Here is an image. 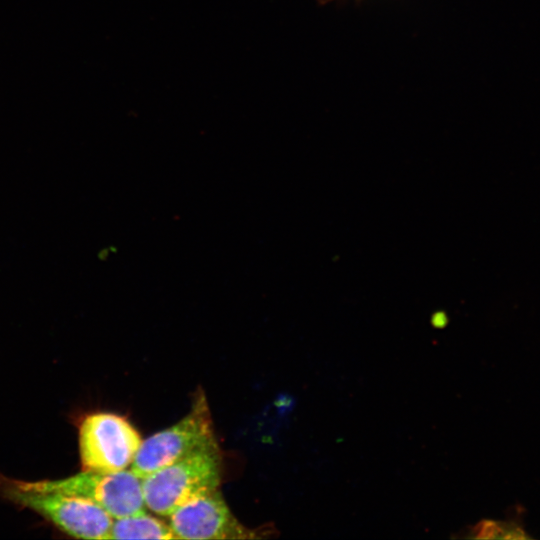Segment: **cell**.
I'll use <instances>...</instances> for the list:
<instances>
[{
  "label": "cell",
  "mask_w": 540,
  "mask_h": 540,
  "mask_svg": "<svg viewBox=\"0 0 540 540\" xmlns=\"http://www.w3.org/2000/svg\"><path fill=\"white\" fill-rule=\"evenodd\" d=\"M220 456L216 441L142 479L146 507L169 516L182 505L218 489Z\"/></svg>",
  "instance_id": "obj_1"
},
{
  "label": "cell",
  "mask_w": 540,
  "mask_h": 540,
  "mask_svg": "<svg viewBox=\"0 0 540 540\" xmlns=\"http://www.w3.org/2000/svg\"><path fill=\"white\" fill-rule=\"evenodd\" d=\"M0 495L28 508L61 531L82 539H110L113 518L94 502L57 491L24 487L19 480L0 476Z\"/></svg>",
  "instance_id": "obj_2"
},
{
  "label": "cell",
  "mask_w": 540,
  "mask_h": 540,
  "mask_svg": "<svg viewBox=\"0 0 540 540\" xmlns=\"http://www.w3.org/2000/svg\"><path fill=\"white\" fill-rule=\"evenodd\" d=\"M24 487L57 491L86 498L113 519L144 511L146 508L142 478L131 469L117 472L85 471L56 480L20 481Z\"/></svg>",
  "instance_id": "obj_3"
},
{
  "label": "cell",
  "mask_w": 540,
  "mask_h": 540,
  "mask_svg": "<svg viewBox=\"0 0 540 540\" xmlns=\"http://www.w3.org/2000/svg\"><path fill=\"white\" fill-rule=\"evenodd\" d=\"M214 441L208 405L201 395L179 422L142 441L130 469L143 479Z\"/></svg>",
  "instance_id": "obj_4"
},
{
  "label": "cell",
  "mask_w": 540,
  "mask_h": 540,
  "mask_svg": "<svg viewBox=\"0 0 540 540\" xmlns=\"http://www.w3.org/2000/svg\"><path fill=\"white\" fill-rule=\"evenodd\" d=\"M141 443L139 433L125 418L107 412L89 414L79 426L82 470H125L131 466Z\"/></svg>",
  "instance_id": "obj_5"
},
{
  "label": "cell",
  "mask_w": 540,
  "mask_h": 540,
  "mask_svg": "<svg viewBox=\"0 0 540 540\" xmlns=\"http://www.w3.org/2000/svg\"><path fill=\"white\" fill-rule=\"evenodd\" d=\"M169 526L178 539H250L245 528L231 513L218 489L198 497L169 515Z\"/></svg>",
  "instance_id": "obj_6"
},
{
  "label": "cell",
  "mask_w": 540,
  "mask_h": 540,
  "mask_svg": "<svg viewBox=\"0 0 540 540\" xmlns=\"http://www.w3.org/2000/svg\"><path fill=\"white\" fill-rule=\"evenodd\" d=\"M110 539H178L169 525L145 510L113 519Z\"/></svg>",
  "instance_id": "obj_7"
},
{
  "label": "cell",
  "mask_w": 540,
  "mask_h": 540,
  "mask_svg": "<svg viewBox=\"0 0 540 540\" xmlns=\"http://www.w3.org/2000/svg\"><path fill=\"white\" fill-rule=\"evenodd\" d=\"M331 1H333V0H318V2L320 4H326V3L331 2Z\"/></svg>",
  "instance_id": "obj_8"
}]
</instances>
